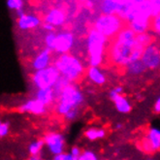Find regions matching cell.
I'll use <instances>...</instances> for the list:
<instances>
[{"label":"cell","instance_id":"cell-15","mask_svg":"<svg viewBox=\"0 0 160 160\" xmlns=\"http://www.w3.org/2000/svg\"><path fill=\"white\" fill-rule=\"evenodd\" d=\"M98 8L103 15H118L119 16L124 6V1L121 0H104L98 3Z\"/></svg>","mask_w":160,"mask_h":160},{"label":"cell","instance_id":"cell-20","mask_svg":"<svg viewBox=\"0 0 160 160\" xmlns=\"http://www.w3.org/2000/svg\"><path fill=\"white\" fill-rule=\"evenodd\" d=\"M106 130L103 127H95L92 126L88 128L86 131L83 132V136L88 141H98L102 140L106 137Z\"/></svg>","mask_w":160,"mask_h":160},{"label":"cell","instance_id":"cell-8","mask_svg":"<svg viewBox=\"0 0 160 160\" xmlns=\"http://www.w3.org/2000/svg\"><path fill=\"white\" fill-rule=\"evenodd\" d=\"M141 148L146 153H154L160 150V128L149 127L141 141Z\"/></svg>","mask_w":160,"mask_h":160},{"label":"cell","instance_id":"cell-33","mask_svg":"<svg viewBox=\"0 0 160 160\" xmlns=\"http://www.w3.org/2000/svg\"><path fill=\"white\" fill-rule=\"evenodd\" d=\"M52 160H75L73 158V156L70 154V152H64L60 154H58V155H54L52 157Z\"/></svg>","mask_w":160,"mask_h":160},{"label":"cell","instance_id":"cell-23","mask_svg":"<svg viewBox=\"0 0 160 160\" xmlns=\"http://www.w3.org/2000/svg\"><path fill=\"white\" fill-rule=\"evenodd\" d=\"M152 43V36L148 32L136 35V44L140 47H142V48L145 49L147 46H148Z\"/></svg>","mask_w":160,"mask_h":160},{"label":"cell","instance_id":"cell-31","mask_svg":"<svg viewBox=\"0 0 160 160\" xmlns=\"http://www.w3.org/2000/svg\"><path fill=\"white\" fill-rule=\"evenodd\" d=\"M80 112H81V109H74L72 111H70L68 114L64 117V118L68 120V121H72V120H75L80 115Z\"/></svg>","mask_w":160,"mask_h":160},{"label":"cell","instance_id":"cell-38","mask_svg":"<svg viewBox=\"0 0 160 160\" xmlns=\"http://www.w3.org/2000/svg\"><path fill=\"white\" fill-rule=\"evenodd\" d=\"M121 127H122V124H121V123H117V124L115 125V129H117V130L120 129Z\"/></svg>","mask_w":160,"mask_h":160},{"label":"cell","instance_id":"cell-6","mask_svg":"<svg viewBox=\"0 0 160 160\" xmlns=\"http://www.w3.org/2000/svg\"><path fill=\"white\" fill-rule=\"evenodd\" d=\"M60 77V73L52 64V66L48 68L32 72L30 76V81L34 88H36V90H39L46 88H53Z\"/></svg>","mask_w":160,"mask_h":160},{"label":"cell","instance_id":"cell-32","mask_svg":"<svg viewBox=\"0 0 160 160\" xmlns=\"http://www.w3.org/2000/svg\"><path fill=\"white\" fill-rule=\"evenodd\" d=\"M70 154L73 156V158L75 159V160H79V158H80V156L82 155V150L78 147V146H74V147H72L71 148H70Z\"/></svg>","mask_w":160,"mask_h":160},{"label":"cell","instance_id":"cell-18","mask_svg":"<svg viewBox=\"0 0 160 160\" xmlns=\"http://www.w3.org/2000/svg\"><path fill=\"white\" fill-rule=\"evenodd\" d=\"M87 77L88 81L95 84V86H103L106 81H107V76L100 67H91L88 66L87 70Z\"/></svg>","mask_w":160,"mask_h":160},{"label":"cell","instance_id":"cell-10","mask_svg":"<svg viewBox=\"0 0 160 160\" xmlns=\"http://www.w3.org/2000/svg\"><path fill=\"white\" fill-rule=\"evenodd\" d=\"M45 147L51 154L58 155L65 152V139L59 132H50L44 136Z\"/></svg>","mask_w":160,"mask_h":160},{"label":"cell","instance_id":"cell-39","mask_svg":"<svg viewBox=\"0 0 160 160\" xmlns=\"http://www.w3.org/2000/svg\"><path fill=\"white\" fill-rule=\"evenodd\" d=\"M148 160H154V159H148Z\"/></svg>","mask_w":160,"mask_h":160},{"label":"cell","instance_id":"cell-21","mask_svg":"<svg viewBox=\"0 0 160 160\" xmlns=\"http://www.w3.org/2000/svg\"><path fill=\"white\" fill-rule=\"evenodd\" d=\"M125 69H126V72L129 75H131V76H139V75H142L147 70L142 60H138L135 62L129 63L125 67Z\"/></svg>","mask_w":160,"mask_h":160},{"label":"cell","instance_id":"cell-36","mask_svg":"<svg viewBox=\"0 0 160 160\" xmlns=\"http://www.w3.org/2000/svg\"><path fill=\"white\" fill-rule=\"evenodd\" d=\"M27 160H43L42 159V157L40 156V155H38V156H29L28 157V159Z\"/></svg>","mask_w":160,"mask_h":160},{"label":"cell","instance_id":"cell-40","mask_svg":"<svg viewBox=\"0 0 160 160\" xmlns=\"http://www.w3.org/2000/svg\"><path fill=\"white\" fill-rule=\"evenodd\" d=\"M43 160H45V159H43Z\"/></svg>","mask_w":160,"mask_h":160},{"label":"cell","instance_id":"cell-25","mask_svg":"<svg viewBox=\"0 0 160 160\" xmlns=\"http://www.w3.org/2000/svg\"><path fill=\"white\" fill-rule=\"evenodd\" d=\"M55 40H56V32L55 31L46 33V35L44 37V44L46 46V48L52 52V50L54 48Z\"/></svg>","mask_w":160,"mask_h":160},{"label":"cell","instance_id":"cell-7","mask_svg":"<svg viewBox=\"0 0 160 160\" xmlns=\"http://www.w3.org/2000/svg\"><path fill=\"white\" fill-rule=\"evenodd\" d=\"M76 37L75 34L69 30H62L56 32V40L52 52L58 55L69 53L75 46Z\"/></svg>","mask_w":160,"mask_h":160},{"label":"cell","instance_id":"cell-1","mask_svg":"<svg viewBox=\"0 0 160 160\" xmlns=\"http://www.w3.org/2000/svg\"><path fill=\"white\" fill-rule=\"evenodd\" d=\"M136 48V34L125 26L112 40L109 49V58L118 67H126L130 63L131 54Z\"/></svg>","mask_w":160,"mask_h":160},{"label":"cell","instance_id":"cell-5","mask_svg":"<svg viewBox=\"0 0 160 160\" xmlns=\"http://www.w3.org/2000/svg\"><path fill=\"white\" fill-rule=\"evenodd\" d=\"M125 22L118 15L100 14L93 22V28L103 34L108 39H115L123 29Z\"/></svg>","mask_w":160,"mask_h":160},{"label":"cell","instance_id":"cell-11","mask_svg":"<svg viewBox=\"0 0 160 160\" xmlns=\"http://www.w3.org/2000/svg\"><path fill=\"white\" fill-rule=\"evenodd\" d=\"M53 55L52 52L49 49H43L37 53L30 61V68L34 71L43 70L48 68L53 64Z\"/></svg>","mask_w":160,"mask_h":160},{"label":"cell","instance_id":"cell-22","mask_svg":"<svg viewBox=\"0 0 160 160\" xmlns=\"http://www.w3.org/2000/svg\"><path fill=\"white\" fill-rule=\"evenodd\" d=\"M44 147H45L44 139H36L28 145L27 149L31 156H38L40 155Z\"/></svg>","mask_w":160,"mask_h":160},{"label":"cell","instance_id":"cell-16","mask_svg":"<svg viewBox=\"0 0 160 160\" xmlns=\"http://www.w3.org/2000/svg\"><path fill=\"white\" fill-rule=\"evenodd\" d=\"M152 18L147 15H140L134 20L128 23V27L132 30L136 35L147 33L148 30L150 28V23H152Z\"/></svg>","mask_w":160,"mask_h":160},{"label":"cell","instance_id":"cell-30","mask_svg":"<svg viewBox=\"0 0 160 160\" xmlns=\"http://www.w3.org/2000/svg\"><path fill=\"white\" fill-rule=\"evenodd\" d=\"M122 92H123V88H122L121 86H118V87H116L114 88H112L109 91V97L112 101L116 97H118V95H121Z\"/></svg>","mask_w":160,"mask_h":160},{"label":"cell","instance_id":"cell-13","mask_svg":"<svg viewBox=\"0 0 160 160\" xmlns=\"http://www.w3.org/2000/svg\"><path fill=\"white\" fill-rule=\"evenodd\" d=\"M42 21L39 16L35 14L24 13L21 17L17 18V26L22 31H28L42 25Z\"/></svg>","mask_w":160,"mask_h":160},{"label":"cell","instance_id":"cell-12","mask_svg":"<svg viewBox=\"0 0 160 160\" xmlns=\"http://www.w3.org/2000/svg\"><path fill=\"white\" fill-rule=\"evenodd\" d=\"M67 21V13L60 7H52L47 11L43 17V22L50 23L54 27L65 24Z\"/></svg>","mask_w":160,"mask_h":160},{"label":"cell","instance_id":"cell-26","mask_svg":"<svg viewBox=\"0 0 160 160\" xmlns=\"http://www.w3.org/2000/svg\"><path fill=\"white\" fill-rule=\"evenodd\" d=\"M79 160H99V157L93 150L84 149L82 150V153L80 156Z\"/></svg>","mask_w":160,"mask_h":160},{"label":"cell","instance_id":"cell-24","mask_svg":"<svg viewBox=\"0 0 160 160\" xmlns=\"http://www.w3.org/2000/svg\"><path fill=\"white\" fill-rule=\"evenodd\" d=\"M24 1L23 0H7L6 5L10 10L16 11V13L24 10Z\"/></svg>","mask_w":160,"mask_h":160},{"label":"cell","instance_id":"cell-4","mask_svg":"<svg viewBox=\"0 0 160 160\" xmlns=\"http://www.w3.org/2000/svg\"><path fill=\"white\" fill-rule=\"evenodd\" d=\"M54 67L58 70L60 76L75 83L84 75V64L78 56L67 53L56 55L53 61Z\"/></svg>","mask_w":160,"mask_h":160},{"label":"cell","instance_id":"cell-14","mask_svg":"<svg viewBox=\"0 0 160 160\" xmlns=\"http://www.w3.org/2000/svg\"><path fill=\"white\" fill-rule=\"evenodd\" d=\"M18 111L24 112V114H30L33 116H44L48 111V108L33 97L27 99L22 104H21L18 107Z\"/></svg>","mask_w":160,"mask_h":160},{"label":"cell","instance_id":"cell-29","mask_svg":"<svg viewBox=\"0 0 160 160\" xmlns=\"http://www.w3.org/2000/svg\"><path fill=\"white\" fill-rule=\"evenodd\" d=\"M10 132V123L8 121H1L0 123V138L3 139Z\"/></svg>","mask_w":160,"mask_h":160},{"label":"cell","instance_id":"cell-2","mask_svg":"<svg viewBox=\"0 0 160 160\" xmlns=\"http://www.w3.org/2000/svg\"><path fill=\"white\" fill-rule=\"evenodd\" d=\"M109 39L94 28H90L87 34L86 48L88 62L91 67H100L104 62Z\"/></svg>","mask_w":160,"mask_h":160},{"label":"cell","instance_id":"cell-9","mask_svg":"<svg viewBox=\"0 0 160 160\" xmlns=\"http://www.w3.org/2000/svg\"><path fill=\"white\" fill-rule=\"evenodd\" d=\"M142 62L147 69L155 70L160 67V48L155 44L152 43L144 49Z\"/></svg>","mask_w":160,"mask_h":160},{"label":"cell","instance_id":"cell-17","mask_svg":"<svg viewBox=\"0 0 160 160\" xmlns=\"http://www.w3.org/2000/svg\"><path fill=\"white\" fill-rule=\"evenodd\" d=\"M34 98L40 101L47 108H49L55 104L58 95H56L53 88H46L36 90L34 93Z\"/></svg>","mask_w":160,"mask_h":160},{"label":"cell","instance_id":"cell-19","mask_svg":"<svg viewBox=\"0 0 160 160\" xmlns=\"http://www.w3.org/2000/svg\"><path fill=\"white\" fill-rule=\"evenodd\" d=\"M112 102H114V104H115L116 110L119 114L127 115L131 112V110H132V104H131L130 100L126 96H124L123 94L116 97L112 100Z\"/></svg>","mask_w":160,"mask_h":160},{"label":"cell","instance_id":"cell-3","mask_svg":"<svg viewBox=\"0 0 160 160\" xmlns=\"http://www.w3.org/2000/svg\"><path fill=\"white\" fill-rule=\"evenodd\" d=\"M84 102V95L76 83H70L58 94L55 112L58 116L65 117L74 109H81Z\"/></svg>","mask_w":160,"mask_h":160},{"label":"cell","instance_id":"cell-37","mask_svg":"<svg viewBox=\"0 0 160 160\" xmlns=\"http://www.w3.org/2000/svg\"><path fill=\"white\" fill-rule=\"evenodd\" d=\"M94 3H95V2H93V1H87L86 3H84V5H86V7H88V8H93Z\"/></svg>","mask_w":160,"mask_h":160},{"label":"cell","instance_id":"cell-35","mask_svg":"<svg viewBox=\"0 0 160 160\" xmlns=\"http://www.w3.org/2000/svg\"><path fill=\"white\" fill-rule=\"evenodd\" d=\"M153 112L155 114H160V95L158 96V98L156 99L154 106H153Z\"/></svg>","mask_w":160,"mask_h":160},{"label":"cell","instance_id":"cell-27","mask_svg":"<svg viewBox=\"0 0 160 160\" xmlns=\"http://www.w3.org/2000/svg\"><path fill=\"white\" fill-rule=\"evenodd\" d=\"M71 82L68 81V80H66V79H64V78H62V77H60V79L58 80V82H56V84L54 86V88H53V89H54V91H55V93H56V95L59 93V92H61L65 88H66L67 86H69Z\"/></svg>","mask_w":160,"mask_h":160},{"label":"cell","instance_id":"cell-28","mask_svg":"<svg viewBox=\"0 0 160 160\" xmlns=\"http://www.w3.org/2000/svg\"><path fill=\"white\" fill-rule=\"evenodd\" d=\"M150 28L152 29L154 33L160 36V14L156 17H154L152 20V23H150Z\"/></svg>","mask_w":160,"mask_h":160},{"label":"cell","instance_id":"cell-34","mask_svg":"<svg viewBox=\"0 0 160 160\" xmlns=\"http://www.w3.org/2000/svg\"><path fill=\"white\" fill-rule=\"evenodd\" d=\"M41 27L43 28L45 31H47V33H48V32H52L55 29V27L53 25H52L50 23H47V22H43L42 25H41Z\"/></svg>","mask_w":160,"mask_h":160}]
</instances>
